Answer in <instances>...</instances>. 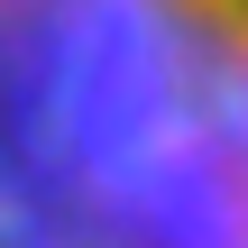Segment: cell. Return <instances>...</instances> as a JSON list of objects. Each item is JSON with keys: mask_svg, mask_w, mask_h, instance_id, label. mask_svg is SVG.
I'll use <instances>...</instances> for the list:
<instances>
[{"mask_svg": "<svg viewBox=\"0 0 248 248\" xmlns=\"http://www.w3.org/2000/svg\"><path fill=\"white\" fill-rule=\"evenodd\" d=\"M0 248H248V0H0Z\"/></svg>", "mask_w": 248, "mask_h": 248, "instance_id": "1", "label": "cell"}]
</instances>
